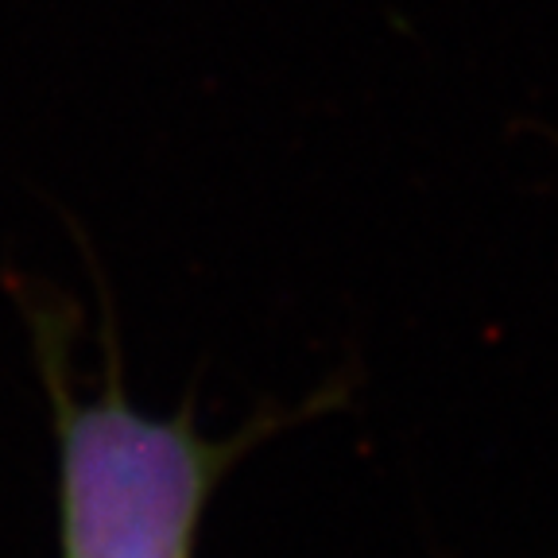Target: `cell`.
Listing matches in <instances>:
<instances>
[{
  "mask_svg": "<svg viewBox=\"0 0 558 558\" xmlns=\"http://www.w3.org/2000/svg\"><path fill=\"white\" fill-rule=\"evenodd\" d=\"M24 318L59 450V558H194L209 500L244 453L341 403V388H326L209 438L194 403L148 415L132 400L113 323H105L101 388L82 396L74 311L24 295Z\"/></svg>",
  "mask_w": 558,
  "mask_h": 558,
  "instance_id": "6da1fadb",
  "label": "cell"
}]
</instances>
